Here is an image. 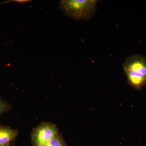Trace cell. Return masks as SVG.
<instances>
[{"label":"cell","mask_w":146,"mask_h":146,"mask_svg":"<svg viewBox=\"0 0 146 146\" xmlns=\"http://www.w3.org/2000/svg\"><path fill=\"white\" fill-rule=\"evenodd\" d=\"M128 83L136 90L146 85V58L136 54L126 58L123 64Z\"/></svg>","instance_id":"obj_1"},{"label":"cell","mask_w":146,"mask_h":146,"mask_svg":"<svg viewBox=\"0 0 146 146\" xmlns=\"http://www.w3.org/2000/svg\"><path fill=\"white\" fill-rule=\"evenodd\" d=\"M97 0H62L60 7L65 15L76 21H89L97 9Z\"/></svg>","instance_id":"obj_2"},{"label":"cell","mask_w":146,"mask_h":146,"mask_svg":"<svg viewBox=\"0 0 146 146\" xmlns=\"http://www.w3.org/2000/svg\"><path fill=\"white\" fill-rule=\"evenodd\" d=\"M43 146H68L61 135L58 133L44 145Z\"/></svg>","instance_id":"obj_5"},{"label":"cell","mask_w":146,"mask_h":146,"mask_svg":"<svg viewBox=\"0 0 146 146\" xmlns=\"http://www.w3.org/2000/svg\"><path fill=\"white\" fill-rule=\"evenodd\" d=\"M18 135L17 129L0 125V146H9Z\"/></svg>","instance_id":"obj_4"},{"label":"cell","mask_w":146,"mask_h":146,"mask_svg":"<svg viewBox=\"0 0 146 146\" xmlns=\"http://www.w3.org/2000/svg\"><path fill=\"white\" fill-rule=\"evenodd\" d=\"M13 1L15 2L21 3H29L31 1H29V0H15Z\"/></svg>","instance_id":"obj_7"},{"label":"cell","mask_w":146,"mask_h":146,"mask_svg":"<svg viewBox=\"0 0 146 146\" xmlns=\"http://www.w3.org/2000/svg\"><path fill=\"white\" fill-rule=\"evenodd\" d=\"M58 133V129L54 124L42 122L33 129L31 133L33 146H43Z\"/></svg>","instance_id":"obj_3"},{"label":"cell","mask_w":146,"mask_h":146,"mask_svg":"<svg viewBox=\"0 0 146 146\" xmlns=\"http://www.w3.org/2000/svg\"><path fill=\"white\" fill-rule=\"evenodd\" d=\"M10 107L8 103L0 98V115L8 111Z\"/></svg>","instance_id":"obj_6"}]
</instances>
